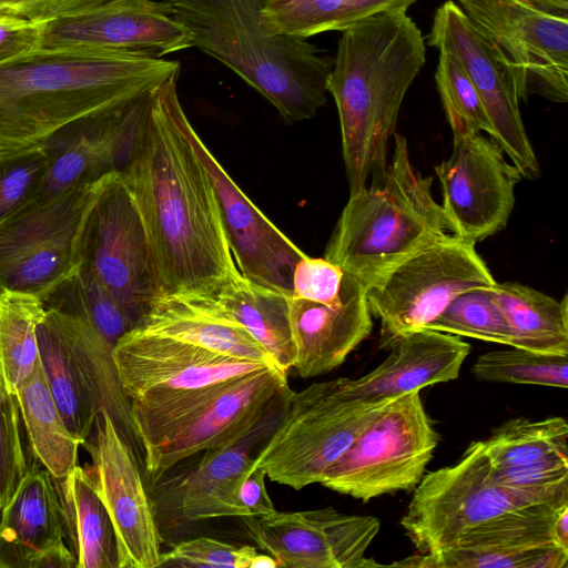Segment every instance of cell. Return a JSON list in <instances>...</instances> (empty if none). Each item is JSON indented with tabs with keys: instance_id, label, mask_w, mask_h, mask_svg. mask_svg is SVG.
<instances>
[{
	"instance_id": "8",
	"label": "cell",
	"mask_w": 568,
	"mask_h": 568,
	"mask_svg": "<svg viewBox=\"0 0 568 568\" xmlns=\"http://www.w3.org/2000/svg\"><path fill=\"white\" fill-rule=\"evenodd\" d=\"M392 399L345 400L333 379L293 392L253 467H262L272 481L295 490L321 484L328 468Z\"/></svg>"
},
{
	"instance_id": "37",
	"label": "cell",
	"mask_w": 568,
	"mask_h": 568,
	"mask_svg": "<svg viewBox=\"0 0 568 568\" xmlns=\"http://www.w3.org/2000/svg\"><path fill=\"white\" fill-rule=\"evenodd\" d=\"M426 328L507 346L513 344L510 327L490 287L459 293Z\"/></svg>"
},
{
	"instance_id": "31",
	"label": "cell",
	"mask_w": 568,
	"mask_h": 568,
	"mask_svg": "<svg viewBox=\"0 0 568 568\" xmlns=\"http://www.w3.org/2000/svg\"><path fill=\"white\" fill-rule=\"evenodd\" d=\"M491 294L513 334L511 347L568 355V297L561 301L517 283H495Z\"/></svg>"
},
{
	"instance_id": "12",
	"label": "cell",
	"mask_w": 568,
	"mask_h": 568,
	"mask_svg": "<svg viewBox=\"0 0 568 568\" xmlns=\"http://www.w3.org/2000/svg\"><path fill=\"white\" fill-rule=\"evenodd\" d=\"M510 71L519 100L568 101V18L528 0H457Z\"/></svg>"
},
{
	"instance_id": "13",
	"label": "cell",
	"mask_w": 568,
	"mask_h": 568,
	"mask_svg": "<svg viewBox=\"0 0 568 568\" xmlns=\"http://www.w3.org/2000/svg\"><path fill=\"white\" fill-rule=\"evenodd\" d=\"M97 182L32 202L0 224V290L41 300L77 270L79 234Z\"/></svg>"
},
{
	"instance_id": "18",
	"label": "cell",
	"mask_w": 568,
	"mask_h": 568,
	"mask_svg": "<svg viewBox=\"0 0 568 568\" xmlns=\"http://www.w3.org/2000/svg\"><path fill=\"white\" fill-rule=\"evenodd\" d=\"M428 44L458 60L484 104L493 129L490 138L521 178H540L539 162L524 126L513 75L456 2L448 0L436 10Z\"/></svg>"
},
{
	"instance_id": "29",
	"label": "cell",
	"mask_w": 568,
	"mask_h": 568,
	"mask_svg": "<svg viewBox=\"0 0 568 568\" xmlns=\"http://www.w3.org/2000/svg\"><path fill=\"white\" fill-rule=\"evenodd\" d=\"M210 295L266 349L280 369L288 373L293 368L290 294L253 283L237 270Z\"/></svg>"
},
{
	"instance_id": "40",
	"label": "cell",
	"mask_w": 568,
	"mask_h": 568,
	"mask_svg": "<svg viewBox=\"0 0 568 568\" xmlns=\"http://www.w3.org/2000/svg\"><path fill=\"white\" fill-rule=\"evenodd\" d=\"M435 80L452 132L476 131L490 136L491 124L479 94L452 53L439 51Z\"/></svg>"
},
{
	"instance_id": "22",
	"label": "cell",
	"mask_w": 568,
	"mask_h": 568,
	"mask_svg": "<svg viewBox=\"0 0 568 568\" xmlns=\"http://www.w3.org/2000/svg\"><path fill=\"white\" fill-rule=\"evenodd\" d=\"M562 506L544 505L505 514L466 531L438 551L417 554L393 565L419 568H567L568 550L557 546L551 534L555 517Z\"/></svg>"
},
{
	"instance_id": "39",
	"label": "cell",
	"mask_w": 568,
	"mask_h": 568,
	"mask_svg": "<svg viewBox=\"0 0 568 568\" xmlns=\"http://www.w3.org/2000/svg\"><path fill=\"white\" fill-rule=\"evenodd\" d=\"M49 164L43 142L18 150H0V224L33 200Z\"/></svg>"
},
{
	"instance_id": "36",
	"label": "cell",
	"mask_w": 568,
	"mask_h": 568,
	"mask_svg": "<svg viewBox=\"0 0 568 568\" xmlns=\"http://www.w3.org/2000/svg\"><path fill=\"white\" fill-rule=\"evenodd\" d=\"M481 442L491 466L518 465L568 449V425L562 417L511 419Z\"/></svg>"
},
{
	"instance_id": "26",
	"label": "cell",
	"mask_w": 568,
	"mask_h": 568,
	"mask_svg": "<svg viewBox=\"0 0 568 568\" xmlns=\"http://www.w3.org/2000/svg\"><path fill=\"white\" fill-rule=\"evenodd\" d=\"M288 314L295 346L292 369L303 378L341 366L373 328L366 288L346 272L336 300L316 301L290 294Z\"/></svg>"
},
{
	"instance_id": "49",
	"label": "cell",
	"mask_w": 568,
	"mask_h": 568,
	"mask_svg": "<svg viewBox=\"0 0 568 568\" xmlns=\"http://www.w3.org/2000/svg\"><path fill=\"white\" fill-rule=\"evenodd\" d=\"M250 568H280V564L271 555L256 554L251 561Z\"/></svg>"
},
{
	"instance_id": "5",
	"label": "cell",
	"mask_w": 568,
	"mask_h": 568,
	"mask_svg": "<svg viewBox=\"0 0 568 568\" xmlns=\"http://www.w3.org/2000/svg\"><path fill=\"white\" fill-rule=\"evenodd\" d=\"M394 136L383 180L349 194L324 254L365 288L447 234L440 204L432 194V178L413 166L406 139Z\"/></svg>"
},
{
	"instance_id": "48",
	"label": "cell",
	"mask_w": 568,
	"mask_h": 568,
	"mask_svg": "<svg viewBox=\"0 0 568 568\" xmlns=\"http://www.w3.org/2000/svg\"><path fill=\"white\" fill-rule=\"evenodd\" d=\"M535 6L560 14H567L568 9V0H528Z\"/></svg>"
},
{
	"instance_id": "23",
	"label": "cell",
	"mask_w": 568,
	"mask_h": 568,
	"mask_svg": "<svg viewBox=\"0 0 568 568\" xmlns=\"http://www.w3.org/2000/svg\"><path fill=\"white\" fill-rule=\"evenodd\" d=\"M189 138L212 183L236 267L251 282L290 294L294 268L306 254L237 186L192 124Z\"/></svg>"
},
{
	"instance_id": "3",
	"label": "cell",
	"mask_w": 568,
	"mask_h": 568,
	"mask_svg": "<svg viewBox=\"0 0 568 568\" xmlns=\"http://www.w3.org/2000/svg\"><path fill=\"white\" fill-rule=\"evenodd\" d=\"M426 62V43L406 9L378 12L342 31L326 81L341 124L349 194L381 182L403 100Z\"/></svg>"
},
{
	"instance_id": "35",
	"label": "cell",
	"mask_w": 568,
	"mask_h": 568,
	"mask_svg": "<svg viewBox=\"0 0 568 568\" xmlns=\"http://www.w3.org/2000/svg\"><path fill=\"white\" fill-rule=\"evenodd\" d=\"M41 301L47 310H57L85 320L112 347L132 328L112 295L83 266H78Z\"/></svg>"
},
{
	"instance_id": "25",
	"label": "cell",
	"mask_w": 568,
	"mask_h": 568,
	"mask_svg": "<svg viewBox=\"0 0 568 568\" xmlns=\"http://www.w3.org/2000/svg\"><path fill=\"white\" fill-rule=\"evenodd\" d=\"M0 518V568H77L51 474L34 460Z\"/></svg>"
},
{
	"instance_id": "44",
	"label": "cell",
	"mask_w": 568,
	"mask_h": 568,
	"mask_svg": "<svg viewBox=\"0 0 568 568\" xmlns=\"http://www.w3.org/2000/svg\"><path fill=\"white\" fill-rule=\"evenodd\" d=\"M41 22L0 14V63L39 48Z\"/></svg>"
},
{
	"instance_id": "42",
	"label": "cell",
	"mask_w": 568,
	"mask_h": 568,
	"mask_svg": "<svg viewBox=\"0 0 568 568\" xmlns=\"http://www.w3.org/2000/svg\"><path fill=\"white\" fill-rule=\"evenodd\" d=\"M257 554L254 547L233 545L200 536L175 544L169 551L161 552L158 567L183 568H250Z\"/></svg>"
},
{
	"instance_id": "14",
	"label": "cell",
	"mask_w": 568,
	"mask_h": 568,
	"mask_svg": "<svg viewBox=\"0 0 568 568\" xmlns=\"http://www.w3.org/2000/svg\"><path fill=\"white\" fill-rule=\"evenodd\" d=\"M276 366L229 379L205 404L144 450L143 477H152L203 450L231 445L281 415L292 395Z\"/></svg>"
},
{
	"instance_id": "32",
	"label": "cell",
	"mask_w": 568,
	"mask_h": 568,
	"mask_svg": "<svg viewBox=\"0 0 568 568\" xmlns=\"http://www.w3.org/2000/svg\"><path fill=\"white\" fill-rule=\"evenodd\" d=\"M36 459L57 479L78 465L81 442L67 426L49 388L40 358L16 394Z\"/></svg>"
},
{
	"instance_id": "47",
	"label": "cell",
	"mask_w": 568,
	"mask_h": 568,
	"mask_svg": "<svg viewBox=\"0 0 568 568\" xmlns=\"http://www.w3.org/2000/svg\"><path fill=\"white\" fill-rule=\"evenodd\" d=\"M555 544L568 550V505L562 506L554 520L551 528Z\"/></svg>"
},
{
	"instance_id": "46",
	"label": "cell",
	"mask_w": 568,
	"mask_h": 568,
	"mask_svg": "<svg viewBox=\"0 0 568 568\" xmlns=\"http://www.w3.org/2000/svg\"><path fill=\"white\" fill-rule=\"evenodd\" d=\"M265 477L266 473L262 467H253L241 485L239 499L246 517H263L276 510L267 494Z\"/></svg>"
},
{
	"instance_id": "27",
	"label": "cell",
	"mask_w": 568,
	"mask_h": 568,
	"mask_svg": "<svg viewBox=\"0 0 568 568\" xmlns=\"http://www.w3.org/2000/svg\"><path fill=\"white\" fill-rule=\"evenodd\" d=\"M386 358L358 378L333 379L337 394L349 402L394 398L459 376L470 345L456 335L423 328L399 335L385 347Z\"/></svg>"
},
{
	"instance_id": "7",
	"label": "cell",
	"mask_w": 568,
	"mask_h": 568,
	"mask_svg": "<svg viewBox=\"0 0 568 568\" xmlns=\"http://www.w3.org/2000/svg\"><path fill=\"white\" fill-rule=\"evenodd\" d=\"M413 491L400 525L418 554L438 551L505 514L568 504V487L527 491L495 483L481 440L471 443L456 464L426 473Z\"/></svg>"
},
{
	"instance_id": "20",
	"label": "cell",
	"mask_w": 568,
	"mask_h": 568,
	"mask_svg": "<svg viewBox=\"0 0 568 568\" xmlns=\"http://www.w3.org/2000/svg\"><path fill=\"white\" fill-rule=\"evenodd\" d=\"M84 445L93 462L89 471L114 525L120 568L158 567L162 537L143 471L106 412L97 417L94 436Z\"/></svg>"
},
{
	"instance_id": "41",
	"label": "cell",
	"mask_w": 568,
	"mask_h": 568,
	"mask_svg": "<svg viewBox=\"0 0 568 568\" xmlns=\"http://www.w3.org/2000/svg\"><path fill=\"white\" fill-rule=\"evenodd\" d=\"M19 406L0 368V510L28 470L19 428Z\"/></svg>"
},
{
	"instance_id": "34",
	"label": "cell",
	"mask_w": 568,
	"mask_h": 568,
	"mask_svg": "<svg viewBox=\"0 0 568 568\" xmlns=\"http://www.w3.org/2000/svg\"><path fill=\"white\" fill-rule=\"evenodd\" d=\"M45 312L37 295L0 290V368L13 395L39 359L37 331Z\"/></svg>"
},
{
	"instance_id": "45",
	"label": "cell",
	"mask_w": 568,
	"mask_h": 568,
	"mask_svg": "<svg viewBox=\"0 0 568 568\" xmlns=\"http://www.w3.org/2000/svg\"><path fill=\"white\" fill-rule=\"evenodd\" d=\"M103 1L105 0H0V14L42 22Z\"/></svg>"
},
{
	"instance_id": "19",
	"label": "cell",
	"mask_w": 568,
	"mask_h": 568,
	"mask_svg": "<svg viewBox=\"0 0 568 568\" xmlns=\"http://www.w3.org/2000/svg\"><path fill=\"white\" fill-rule=\"evenodd\" d=\"M243 518L252 538L282 568L379 566L365 556L381 529L376 517L325 507Z\"/></svg>"
},
{
	"instance_id": "16",
	"label": "cell",
	"mask_w": 568,
	"mask_h": 568,
	"mask_svg": "<svg viewBox=\"0 0 568 568\" xmlns=\"http://www.w3.org/2000/svg\"><path fill=\"white\" fill-rule=\"evenodd\" d=\"M283 413L231 445L203 450L191 456L193 463L183 459L148 477L152 479L148 493L158 527L164 520L246 517L239 499L241 485Z\"/></svg>"
},
{
	"instance_id": "28",
	"label": "cell",
	"mask_w": 568,
	"mask_h": 568,
	"mask_svg": "<svg viewBox=\"0 0 568 568\" xmlns=\"http://www.w3.org/2000/svg\"><path fill=\"white\" fill-rule=\"evenodd\" d=\"M136 326L232 357L276 366L266 349L211 295L161 294Z\"/></svg>"
},
{
	"instance_id": "1",
	"label": "cell",
	"mask_w": 568,
	"mask_h": 568,
	"mask_svg": "<svg viewBox=\"0 0 568 568\" xmlns=\"http://www.w3.org/2000/svg\"><path fill=\"white\" fill-rule=\"evenodd\" d=\"M173 74L151 92L121 172L140 210L161 294L210 295L239 268Z\"/></svg>"
},
{
	"instance_id": "21",
	"label": "cell",
	"mask_w": 568,
	"mask_h": 568,
	"mask_svg": "<svg viewBox=\"0 0 568 568\" xmlns=\"http://www.w3.org/2000/svg\"><path fill=\"white\" fill-rule=\"evenodd\" d=\"M192 47L166 1L105 0L41 22L39 48H92L162 58Z\"/></svg>"
},
{
	"instance_id": "33",
	"label": "cell",
	"mask_w": 568,
	"mask_h": 568,
	"mask_svg": "<svg viewBox=\"0 0 568 568\" xmlns=\"http://www.w3.org/2000/svg\"><path fill=\"white\" fill-rule=\"evenodd\" d=\"M417 0H265L262 14L271 32L307 39L343 31L378 12L408 9Z\"/></svg>"
},
{
	"instance_id": "10",
	"label": "cell",
	"mask_w": 568,
	"mask_h": 568,
	"mask_svg": "<svg viewBox=\"0 0 568 568\" xmlns=\"http://www.w3.org/2000/svg\"><path fill=\"white\" fill-rule=\"evenodd\" d=\"M438 442L419 390L399 395L362 429L321 484L364 503L413 491L426 474Z\"/></svg>"
},
{
	"instance_id": "43",
	"label": "cell",
	"mask_w": 568,
	"mask_h": 568,
	"mask_svg": "<svg viewBox=\"0 0 568 568\" xmlns=\"http://www.w3.org/2000/svg\"><path fill=\"white\" fill-rule=\"evenodd\" d=\"M495 483L527 491H552L568 487V449L552 452L532 462L491 466Z\"/></svg>"
},
{
	"instance_id": "9",
	"label": "cell",
	"mask_w": 568,
	"mask_h": 568,
	"mask_svg": "<svg viewBox=\"0 0 568 568\" xmlns=\"http://www.w3.org/2000/svg\"><path fill=\"white\" fill-rule=\"evenodd\" d=\"M77 260L108 290L132 328L161 295L146 230L121 171L98 180Z\"/></svg>"
},
{
	"instance_id": "17",
	"label": "cell",
	"mask_w": 568,
	"mask_h": 568,
	"mask_svg": "<svg viewBox=\"0 0 568 568\" xmlns=\"http://www.w3.org/2000/svg\"><path fill=\"white\" fill-rule=\"evenodd\" d=\"M112 356L130 403L153 402L272 367L139 326L118 339Z\"/></svg>"
},
{
	"instance_id": "11",
	"label": "cell",
	"mask_w": 568,
	"mask_h": 568,
	"mask_svg": "<svg viewBox=\"0 0 568 568\" xmlns=\"http://www.w3.org/2000/svg\"><path fill=\"white\" fill-rule=\"evenodd\" d=\"M495 283L475 244L446 234L366 287L371 314L381 322L379 346L426 328L459 293Z\"/></svg>"
},
{
	"instance_id": "24",
	"label": "cell",
	"mask_w": 568,
	"mask_h": 568,
	"mask_svg": "<svg viewBox=\"0 0 568 568\" xmlns=\"http://www.w3.org/2000/svg\"><path fill=\"white\" fill-rule=\"evenodd\" d=\"M153 89L121 105L73 121L43 141L50 164L30 203L47 201L71 186L93 183L121 171Z\"/></svg>"
},
{
	"instance_id": "2",
	"label": "cell",
	"mask_w": 568,
	"mask_h": 568,
	"mask_svg": "<svg viewBox=\"0 0 568 568\" xmlns=\"http://www.w3.org/2000/svg\"><path fill=\"white\" fill-rule=\"evenodd\" d=\"M178 61L92 48H38L0 63V150L50 138L180 73Z\"/></svg>"
},
{
	"instance_id": "38",
	"label": "cell",
	"mask_w": 568,
	"mask_h": 568,
	"mask_svg": "<svg viewBox=\"0 0 568 568\" xmlns=\"http://www.w3.org/2000/svg\"><path fill=\"white\" fill-rule=\"evenodd\" d=\"M568 355L523 348L493 351L480 355L473 366L477 379L490 383L568 387Z\"/></svg>"
},
{
	"instance_id": "6",
	"label": "cell",
	"mask_w": 568,
	"mask_h": 568,
	"mask_svg": "<svg viewBox=\"0 0 568 568\" xmlns=\"http://www.w3.org/2000/svg\"><path fill=\"white\" fill-rule=\"evenodd\" d=\"M37 335L49 388L71 433L84 444L97 417L106 412L125 444L138 450L141 443L113 347L89 322L57 310H47Z\"/></svg>"
},
{
	"instance_id": "4",
	"label": "cell",
	"mask_w": 568,
	"mask_h": 568,
	"mask_svg": "<svg viewBox=\"0 0 568 568\" xmlns=\"http://www.w3.org/2000/svg\"><path fill=\"white\" fill-rule=\"evenodd\" d=\"M192 47L213 57L263 95L286 123L326 104L332 63L307 39L275 34L265 0H165Z\"/></svg>"
},
{
	"instance_id": "15",
	"label": "cell",
	"mask_w": 568,
	"mask_h": 568,
	"mask_svg": "<svg viewBox=\"0 0 568 568\" xmlns=\"http://www.w3.org/2000/svg\"><path fill=\"white\" fill-rule=\"evenodd\" d=\"M483 132H453V151L435 168L446 229L474 244L503 230L515 205L519 171Z\"/></svg>"
},
{
	"instance_id": "30",
	"label": "cell",
	"mask_w": 568,
	"mask_h": 568,
	"mask_svg": "<svg viewBox=\"0 0 568 568\" xmlns=\"http://www.w3.org/2000/svg\"><path fill=\"white\" fill-rule=\"evenodd\" d=\"M54 480L77 568H120L114 525L89 469L77 465L67 477Z\"/></svg>"
}]
</instances>
